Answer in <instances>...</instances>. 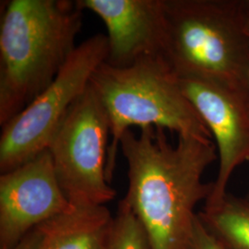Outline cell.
<instances>
[{
  "label": "cell",
  "mask_w": 249,
  "mask_h": 249,
  "mask_svg": "<svg viewBox=\"0 0 249 249\" xmlns=\"http://www.w3.org/2000/svg\"><path fill=\"white\" fill-rule=\"evenodd\" d=\"M127 163V191L122 201L148 237L150 249H190L196 205L210 197L214 182L204 183L206 169L217 160L212 140L178 136L169 142L165 129L126 130L120 141Z\"/></svg>",
  "instance_id": "cell-1"
},
{
  "label": "cell",
  "mask_w": 249,
  "mask_h": 249,
  "mask_svg": "<svg viewBox=\"0 0 249 249\" xmlns=\"http://www.w3.org/2000/svg\"><path fill=\"white\" fill-rule=\"evenodd\" d=\"M0 124L55 79L76 49L82 11L71 0H10L1 5Z\"/></svg>",
  "instance_id": "cell-2"
},
{
  "label": "cell",
  "mask_w": 249,
  "mask_h": 249,
  "mask_svg": "<svg viewBox=\"0 0 249 249\" xmlns=\"http://www.w3.org/2000/svg\"><path fill=\"white\" fill-rule=\"evenodd\" d=\"M163 56L179 79L220 85L248 102L249 9L243 0H164Z\"/></svg>",
  "instance_id": "cell-3"
},
{
  "label": "cell",
  "mask_w": 249,
  "mask_h": 249,
  "mask_svg": "<svg viewBox=\"0 0 249 249\" xmlns=\"http://www.w3.org/2000/svg\"><path fill=\"white\" fill-rule=\"evenodd\" d=\"M90 86L110 124L112 139L107 159L109 183L114 176L121 138L131 126H154L178 136L213 138L163 55L144 56L124 68L103 63L93 73Z\"/></svg>",
  "instance_id": "cell-4"
},
{
  "label": "cell",
  "mask_w": 249,
  "mask_h": 249,
  "mask_svg": "<svg viewBox=\"0 0 249 249\" xmlns=\"http://www.w3.org/2000/svg\"><path fill=\"white\" fill-rule=\"evenodd\" d=\"M108 55L107 35L97 34L76 47L53 82L2 126L0 173L15 169L48 149L70 109L89 87Z\"/></svg>",
  "instance_id": "cell-5"
},
{
  "label": "cell",
  "mask_w": 249,
  "mask_h": 249,
  "mask_svg": "<svg viewBox=\"0 0 249 249\" xmlns=\"http://www.w3.org/2000/svg\"><path fill=\"white\" fill-rule=\"evenodd\" d=\"M109 135L107 112L89 83L48 146L63 193L75 208L106 206L116 198L107 177Z\"/></svg>",
  "instance_id": "cell-6"
},
{
  "label": "cell",
  "mask_w": 249,
  "mask_h": 249,
  "mask_svg": "<svg viewBox=\"0 0 249 249\" xmlns=\"http://www.w3.org/2000/svg\"><path fill=\"white\" fill-rule=\"evenodd\" d=\"M48 149L0 176V249H12L28 232L72 211Z\"/></svg>",
  "instance_id": "cell-7"
},
{
  "label": "cell",
  "mask_w": 249,
  "mask_h": 249,
  "mask_svg": "<svg viewBox=\"0 0 249 249\" xmlns=\"http://www.w3.org/2000/svg\"><path fill=\"white\" fill-rule=\"evenodd\" d=\"M185 95L216 141L219 171L205 208L226 196L231 174L249 160V109L247 100L230 89L196 79H179Z\"/></svg>",
  "instance_id": "cell-8"
},
{
  "label": "cell",
  "mask_w": 249,
  "mask_h": 249,
  "mask_svg": "<svg viewBox=\"0 0 249 249\" xmlns=\"http://www.w3.org/2000/svg\"><path fill=\"white\" fill-rule=\"evenodd\" d=\"M81 10L106 24V62L124 68L149 55H163L166 45L164 0H77Z\"/></svg>",
  "instance_id": "cell-9"
},
{
  "label": "cell",
  "mask_w": 249,
  "mask_h": 249,
  "mask_svg": "<svg viewBox=\"0 0 249 249\" xmlns=\"http://www.w3.org/2000/svg\"><path fill=\"white\" fill-rule=\"evenodd\" d=\"M113 219L107 206L74 208L39 225V249H104Z\"/></svg>",
  "instance_id": "cell-10"
},
{
  "label": "cell",
  "mask_w": 249,
  "mask_h": 249,
  "mask_svg": "<svg viewBox=\"0 0 249 249\" xmlns=\"http://www.w3.org/2000/svg\"><path fill=\"white\" fill-rule=\"evenodd\" d=\"M227 249H249V199L226 194L223 200L197 213Z\"/></svg>",
  "instance_id": "cell-11"
},
{
  "label": "cell",
  "mask_w": 249,
  "mask_h": 249,
  "mask_svg": "<svg viewBox=\"0 0 249 249\" xmlns=\"http://www.w3.org/2000/svg\"><path fill=\"white\" fill-rule=\"evenodd\" d=\"M104 249H150L142 224L122 200L118 205Z\"/></svg>",
  "instance_id": "cell-12"
},
{
  "label": "cell",
  "mask_w": 249,
  "mask_h": 249,
  "mask_svg": "<svg viewBox=\"0 0 249 249\" xmlns=\"http://www.w3.org/2000/svg\"><path fill=\"white\" fill-rule=\"evenodd\" d=\"M190 249H227L223 243L217 239L213 234L209 231L198 215L196 216L193 235L191 238Z\"/></svg>",
  "instance_id": "cell-13"
},
{
  "label": "cell",
  "mask_w": 249,
  "mask_h": 249,
  "mask_svg": "<svg viewBox=\"0 0 249 249\" xmlns=\"http://www.w3.org/2000/svg\"><path fill=\"white\" fill-rule=\"evenodd\" d=\"M42 241V230L37 226L18 242L12 249H39Z\"/></svg>",
  "instance_id": "cell-14"
},
{
  "label": "cell",
  "mask_w": 249,
  "mask_h": 249,
  "mask_svg": "<svg viewBox=\"0 0 249 249\" xmlns=\"http://www.w3.org/2000/svg\"><path fill=\"white\" fill-rule=\"evenodd\" d=\"M248 107L249 109V84H248Z\"/></svg>",
  "instance_id": "cell-15"
},
{
  "label": "cell",
  "mask_w": 249,
  "mask_h": 249,
  "mask_svg": "<svg viewBox=\"0 0 249 249\" xmlns=\"http://www.w3.org/2000/svg\"><path fill=\"white\" fill-rule=\"evenodd\" d=\"M247 5H248V8L249 9V0H247Z\"/></svg>",
  "instance_id": "cell-16"
},
{
  "label": "cell",
  "mask_w": 249,
  "mask_h": 249,
  "mask_svg": "<svg viewBox=\"0 0 249 249\" xmlns=\"http://www.w3.org/2000/svg\"><path fill=\"white\" fill-rule=\"evenodd\" d=\"M248 199H249V197H248Z\"/></svg>",
  "instance_id": "cell-17"
}]
</instances>
